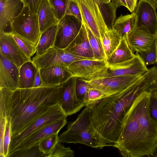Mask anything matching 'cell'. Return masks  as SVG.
<instances>
[{"label": "cell", "instance_id": "1", "mask_svg": "<svg viewBox=\"0 0 157 157\" xmlns=\"http://www.w3.org/2000/svg\"><path fill=\"white\" fill-rule=\"evenodd\" d=\"M61 85L18 88L12 91L0 88V118L10 124L11 137L21 133L51 106L61 104Z\"/></svg>", "mask_w": 157, "mask_h": 157}, {"label": "cell", "instance_id": "2", "mask_svg": "<svg viewBox=\"0 0 157 157\" xmlns=\"http://www.w3.org/2000/svg\"><path fill=\"white\" fill-rule=\"evenodd\" d=\"M151 89L140 93L126 114L113 147L124 157H157V123L151 116Z\"/></svg>", "mask_w": 157, "mask_h": 157}, {"label": "cell", "instance_id": "3", "mask_svg": "<svg viewBox=\"0 0 157 157\" xmlns=\"http://www.w3.org/2000/svg\"><path fill=\"white\" fill-rule=\"evenodd\" d=\"M156 80L147 71L126 89L103 99L91 109L93 123L109 146L117 142L125 116L135 98L150 90Z\"/></svg>", "mask_w": 157, "mask_h": 157}, {"label": "cell", "instance_id": "4", "mask_svg": "<svg viewBox=\"0 0 157 157\" xmlns=\"http://www.w3.org/2000/svg\"><path fill=\"white\" fill-rule=\"evenodd\" d=\"M58 139L61 143L81 144L96 149L109 146L105 140L94 127L91 109L87 106L75 121L68 122L67 130L58 136Z\"/></svg>", "mask_w": 157, "mask_h": 157}, {"label": "cell", "instance_id": "5", "mask_svg": "<svg viewBox=\"0 0 157 157\" xmlns=\"http://www.w3.org/2000/svg\"><path fill=\"white\" fill-rule=\"evenodd\" d=\"M11 29L12 32L28 40L36 47L41 35L38 16L27 6H25L14 19Z\"/></svg>", "mask_w": 157, "mask_h": 157}, {"label": "cell", "instance_id": "6", "mask_svg": "<svg viewBox=\"0 0 157 157\" xmlns=\"http://www.w3.org/2000/svg\"><path fill=\"white\" fill-rule=\"evenodd\" d=\"M67 116L59 103L51 106L23 131L11 137L9 154L12 152L23 140L36 131L58 119L67 118Z\"/></svg>", "mask_w": 157, "mask_h": 157}, {"label": "cell", "instance_id": "7", "mask_svg": "<svg viewBox=\"0 0 157 157\" xmlns=\"http://www.w3.org/2000/svg\"><path fill=\"white\" fill-rule=\"evenodd\" d=\"M74 0L79 8L82 21L101 41L104 34L109 29L98 7L91 0Z\"/></svg>", "mask_w": 157, "mask_h": 157}, {"label": "cell", "instance_id": "8", "mask_svg": "<svg viewBox=\"0 0 157 157\" xmlns=\"http://www.w3.org/2000/svg\"><path fill=\"white\" fill-rule=\"evenodd\" d=\"M148 70L149 68L141 59L140 54L136 52L134 57L132 59L122 63L107 64L106 68L101 73L86 80L124 75H143Z\"/></svg>", "mask_w": 157, "mask_h": 157}, {"label": "cell", "instance_id": "9", "mask_svg": "<svg viewBox=\"0 0 157 157\" xmlns=\"http://www.w3.org/2000/svg\"><path fill=\"white\" fill-rule=\"evenodd\" d=\"M84 59H94L76 56L64 49L54 46L41 55H35L32 60L36 67L40 69L54 65L68 67L75 62Z\"/></svg>", "mask_w": 157, "mask_h": 157}, {"label": "cell", "instance_id": "10", "mask_svg": "<svg viewBox=\"0 0 157 157\" xmlns=\"http://www.w3.org/2000/svg\"><path fill=\"white\" fill-rule=\"evenodd\" d=\"M142 75H124L90 80L84 79L91 87L101 90L110 96L125 90Z\"/></svg>", "mask_w": 157, "mask_h": 157}, {"label": "cell", "instance_id": "11", "mask_svg": "<svg viewBox=\"0 0 157 157\" xmlns=\"http://www.w3.org/2000/svg\"><path fill=\"white\" fill-rule=\"evenodd\" d=\"M82 23L75 16L66 15L59 21L54 46L64 49L79 33Z\"/></svg>", "mask_w": 157, "mask_h": 157}, {"label": "cell", "instance_id": "12", "mask_svg": "<svg viewBox=\"0 0 157 157\" xmlns=\"http://www.w3.org/2000/svg\"><path fill=\"white\" fill-rule=\"evenodd\" d=\"M107 67L105 60L84 59L72 63L68 68L71 77L88 80L101 73Z\"/></svg>", "mask_w": 157, "mask_h": 157}, {"label": "cell", "instance_id": "13", "mask_svg": "<svg viewBox=\"0 0 157 157\" xmlns=\"http://www.w3.org/2000/svg\"><path fill=\"white\" fill-rule=\"evenodd\" d=\"M66 118H63L58 119L40 128L23 140L13 152L38 146L40 142L45 138L59 133L67 124Z\"/></svg>", "mask_w": 157, "mask_h": 157}, {"label": "cell", "instance_id": "14", "mask_svg": "<svg viewBox=\"0 0 157 157\" xmlns=\"http://www.w3.org/2000/svg\"><path fill=\"white\" fill-rule=\"evenodd\" d=\"M24 6L22 0H0V35L12 32V22Z\"/></svg>", "mask_w": 157, "mask_h": 157}, {"label": "cell", "instance_id": "15", "mask_svg": "<svg viewBox=\"0 0 157 157\" xmlns=\"http://www.w3.org/2000/svg\"><path fill=\"white\" fill-rule=\"evenodd\" d=\"M0 53L19 68L32 60L21 49L10 33L0 35Z\"/></svg>", "mask_w": 157, "mask_h": 157}, {"label": "cell", "instance_id": "16", "mask_svg": "<svg viewBox=\"0 0 157 157\" xmlns=\"http://www.w3.org/2000/svg\"><path fill=\"white\" fill-rule=\"evenodd\" d=\"M156 38V34L152 33L144 25L137 27L126 37L129 46L134 53H140L149 49Z\"/></svg>", "mask_w": 157, "mask_h": 157}, {"label": "cell", "instance_id": "17", "mask_svg": "<svg viewBox=\"0 0 157 157\" xmlns=\"http://www.w3.org/2000/svg\"><path fill=\"white\" fill-rule=\"evenodd\" d=\"M76 78L71 77L61 84L63 94L61 106L67 116L75 113L85 106L84 103L77 98L75 92Z\"/></svg>", "mask_w": 157, "mask_h": 157}, {"label": "cell", "instance_id": "18", "mask_svg": "<svg viewBox=\"0 0 157 157\" xmlns=\"http://www.w3.org/2000/svg\"><path fill=\"white\" fill-rule=\"evenodd\" d=\"M134 11L137 18V27L144 25L152 33H157L156 8L149 0H139Z\"/></svg>", "mask_w": 157, "mask_h": 157}, {"label": "cell", "instance_id": "19", "mask_svg": "<svg viewBox=\"0 0 157 157\" xmlns=\"http://www.w3.org/2000/svg\"><path fill=\"white\" fill-rule=\"evenodd\" d=\"M19 68L0 53V88H18Z\"/></svg>", "mask_w": 157, "mask_h": 157}, {"label": "cell", "instance_id": "20", "mask_svg": "<svg viewBox=\"0 0 157 157\" xmlns=\"http://www.w3.org/2000/svg\"><path fill=\"white\" fill-rule=\"evenodd\" d=\"M42 81L41 86L60 85L71 78L68 67L54 65L40 69Z\"/></svg>", "mask_w": 157, "mask_h": 157}, {"label": "cell", "instance_id": "21", "mask_svg": "<svg viewBox=\"0 0 157 157\" xmlns=\"http://www.w3.org/2000/svg\"><path fill=\"white\" fill-rule=\"evenodd\" d=\"M76 37L64 49L76 56L95 59L84 23ZM96 60V59H95Z\"/></svg>", "mask_w": 157, "mask_h": 157}, {"label": "cell", "instance_id": "22", "mask_svg": "<svg viewBox=\"0 0 157 157\" xmlns=\"http://www.w3.org/2000/svg\"><path fill=\"white\" fill-rule=\"evenodd\" d=\"M37 14L41 33L52 26L57 24L59 21L49 0H42Z\"/></svg>", "mask_w": 157, "mask_h": 157}, {"label": "cell", "instance_id": "23", "mask_svg": "<svg viewBox=\"0 0 157 157\" xmlns=\"http://www.w3.org/2000/svg\"><path fill=\"white\" fill-rule=\"evenodd\" d=\"M137 18L134 11L131 14L121 15L116 19L113 27L121 38L126 37L137 27Z\"/></svg>", "mask_w": 157, "mask_h": 157}, {"label": "cell", "instance_id": "24", "mask_svg": "<svg viewBox=\"0 0 157 157\" xmlns=\"http://www.w3.org/2000/svg\"><path fill=\"white\" fill-rule=\"evenodd\" d=\"M135 54L132 52L127 42L126 37L121 38L117 48L106 59L107 64L124 62L132 59Z\"/></svg>", "mask_w": 157, "mask_h": 157}, {"label": "cell", "instance_id": "25", "mask_svg": "<svg viewBox=\"0 0 157 157\" xmlns=\"http://www.w3.org/2000/svg\"><path fill=\"white\" fill-rule=\"evenodd\" d=\"M38 69L32 61L23 64L19 68L18 88H33Z\"/></svg>", "mask_w": 157, "mask_h": 157}, {"label": "cell", "instance_id": "26", "mask_svg": "<svg viewBox=\"0 0 157 157\" xmlns=\"http://www.w3.org/2000/svg\"><path fill=\"white\" fill-rule=\"evenodd\" d=\"M57 24L48 28L41 33L36 47V55H41L54 46L58 28Z\"/></svg>", "mask_w": 157, "mask_h": 157}, {"label": "cell", "instance_id": "27", "mask_svg": "<svg viewBox=\"0 0 157 157\" xmlns=\"http://www.w3.org/2000/svg\"><path fill=\"white\" fill-rule=\"evenodd\" d=\"M121 38L113 29H109L104 34L101 43L105 60L118 46Z\"/></svg>", "mask_w": 157, "mask_h": 157}, {"label": "cell", "instance_id": "28", "mask_svg": "<svg viewBox=\"0 0 157 157\" xmlns=\"http://www.w3.org/2000/svg\"><path fill=\"white\" fill-rule=\"evenodd\" d=\"M98 7L105 22L109 29H113L116 18V9L110 2L105 3L103 0H91Z\"/></svg>", "mask_w": 157, "mask_h": 157}, {"label": "cell", "instance_id": "29", "mask_svg": "<svg viewBox=\"0 0 157 157\" xmlns=\"http://www.w3.org/2000/svg\"><path fill=\"white\" fill-rule=\"evenodd\" d=\"M85 26L89 42L95 59L105 60V55L101 40L96 37L83 22Z\"/></svg>", "mask_w": 157, "mask_h": 157}, {"label": "cell", "instance_id": "30", "mask_svg": "<svg viewBox=\"0 0 157 157\" xmlns=\"http://www.w3.org/2000/svg\"><path fill=\"white\" fill-rule=\"evenodd\" d=\"M58 134L56 133L47 137L39 143V148L44 154V157H48L59 142Z\"/></svg>", "mask_w": 157, "mask_h": 157}, {"label": "cell", "instance_id": "31", "mask_svg": "<svg viewBox=\"0 0 157 157\" xmlns=\"http://www.w3.org/2000/svg\"><path fill=\"white\" fill-rule=\"evenodd\" d=\"M19 46L29 58L36 52V46L33 44L20 36L13 32L10 33Z\"/></svg>", "mask_w": 157, "mask_h": 157}, {"label": "cell", "instance_id": "32", "mask_svg": "<svg viewBox=\"0 0 157 157\" xmlns=\"http://www.w3.org/2000/svg\"><path fill=\"white\" fill-rule=\"evenodd\" d=\"M110 96L102 90L90 87L89 90L88 97L85 106L91 109L103 99Z\"/></svg>", "mask_w": 157, "mask_h": 157}, {"label": "cell", "instance_id": "33", "mask_svg": "<svg viewBox=\"0 0 157 157\" xmlns=\"http://www.w3.org/2000/svg\"><path fill=\"white\" fill-rule=\"evenodd\" d=\"M140 56L146 66L157 64V40L148 50L140 53Z\"/></svg>", "mask_w": 157, "mask_h": 157}, {"label": "cell", "instance_id": "34", "mask_svg": "<svg viewBox=\"0 0 157 157\" xmlns=\"http://www.w3.org/2000/svg\"><path fill=\"white\" fill-rule=\"evenodd\" d=\"M90 86L84 79L77 78L75 84V92L77 97L85 104L88 97V92Z\"/></svg>", "mask_w": 157, "mask_h": 157}, {"label": "cell", "instance_id": "35", "mask_svg": "<svg viewBox=\"0 0 157 157\" xmlns=\"http://www.w3.org/2000/svg\"><path fill=\"white\" fill-rule=\"evenodd\" d=\"M44 157V154L37 146L25 149L16 151L9 154L8 157Z\"/></svg>", "mask_w": 157, "mask_h": 157}, {"label": "cell", "instance_id": "36", "mask_svg": "<svg viewBox=\"0 0 157 157\" xmlns=\"http://www.w3.org/2000/svg\"><path fill=\"white\" fill-rule=\"evenodd\" d=\"M55 14L59 21L66 15L68 0H49Z\"/></svg>", "mask_w": 157, "mask_h": 157}, {"label": "cell", "instance_id": "37", "mask_svg": "<svg viewBox=\"0 0 157 157\" xmlns=\"http://www.w3.org/2000/svg\"><path fill=\"white\" fill-rule=\"evenodd\" d=\"M74 152L69 147H65L58 142L48 157H74Z\"/></svg>", "mask_w": 157, "mask_h": 157}, {"label": "cell", "instance_id": "38", "mask_svg": "<svg viewBox=\"0 0 157 157\" xmlns=\"http://www.w3.org/2000/svg\"><path fill=\"white\" fill-rule=\"evenodd\" d=\"M66 15L75 16L82 22V17L79 8L74 0H68Z\"/></svg>", "mask_w": 157, "mask_h": 157}, {"label": "cell", "instance_id": "39", "mask_svg": "<svg viewBox=\"0 0 157 157\" xmlns=\"http://www.w3.org/2000/svg\"><path fill=\"white\" fill-rule=\"evenodd\" d=\"M7 120V119H6ZM11 139V130L10 124L6 121L3 140V148L4 157H8Z\"/></svg>", "mask_w": 157, "mask_h": 157}, {"label": "cell", "instance_id": "40", "mask_svg": "<svg viewBox=\"0 0 157 157\" xmlns=\"http://www.w3.org/2000/svg\"><path fill=\"white\" fill-rule=\"evenodd\" d=\"M7 120L4 117L0 118V157H4L3 148L4 137Z\"/></svg>", "mask_w": 157, "mask_h": 157}, {"label": "cell", "instance_id": "41", "mask_svg": "<svg viewBox=\"0 0 157 157\" xmlns=\"http://www.w3.org/2000/svg\"><path fill=\"white\" fill-rule=\"evenodd\" d=\"M42 0H22L24 6H27L33 13L36 14Z\"/></svg>", "mask_w": 157, "mask_h": 157}, {"label": "cell", "instance_id": "42", "mask_svg": "<svg viewBox=\"0 0 157 157\" xmlns=\"http://www.w3.org/2000/svg\"><path fill=\"white\" fill-rule=\"evenodd\" d=\"M151 117L157 123V99L151 96L150 104Z\"/></svg>", "mask_w": 157, "mask_h": 157}, {"label": "cell", "instance_id": "43", "mask_svg": "<svg viewBox=\"0 0 157 157\" xmlns=\"http://www.w3.org/2000/svg\"><path fill=\"white\" fill-rule=\"evenodd\" d=\"M128 9L131 13L133 12L136 6L137 0H125Z\"/></svg>", "mask_w": 157, "mask_h": 157}, {"label": "cell", "instance_id": "44", "mask_svg": "<svg viewBox=\"0 0 157 157\" xmlns=\"http://www.w3.org/2000/svg\"><path fill=\"white\" fill-rule=\"evenodd\" d=\"M42 84V81L40 76V69H38L35 78L33 88L41 86Z\"/></svg>", "mask_w": 157, "mask_h": 157}, {"label": "cell", "instance_id": "45", "mask_svg": "<svg viewBox=\"0 0 157 157\" xmlns=\"http://www.w3.org/2000/svg\"><path fill=\"white\" fill-rule=\"evenodd\" d=\"M112 3L114 7L117 9L118 7L123 6L127 7V5L125 0H111Z\"/></svg>", "mask_w": 157, "mask_h": 157}, {"label": "cell", "instance_id": "46", "mask_svg": "<svg viewBox=\"0 0 157 157\" xmlns=\"http://www.w3.org/2000/svg\"><path fill=\"white\" fill-rule=\"evenodd\" d=\"M151 96L157 99V82L151 89Z\"/></svg>", "mask_w": 157, "mask_h": 157}, {"label": "cell", "instance_id": "47", "mask_svg": "<svg viewBox=\"0 0 157 157\" xmlns=\"http://www.w3.org/2000/svg\"><path fill=\"white\" fill-rule=\"evenodd\" d=\"M149 0L156 8H157V0Z\"/></svg>", "mask_w": 157, "mask_h": 157}, {"label": "cell", "instance_id": "48", "mask_svg": "<svg viewBox=\"0 0 157 157\" xmlns=\"http://www.w3.org/2000/svg\"><path fill=\"white\" fill-rule=\"evenodd\" d=\"M105 3H107L111 2V0H103Z\"/></svg>", "mask_w": 157, "mask_h": 157}, {"label": "cell", "instance_id": "49", "mask_svg": "<svg viewBox=\"0 0 157 157\" xmlns=\"http://www.w3.org/2000/svg\"><path fill=\"white\" fill-rule=\"evenodd\" d=\"M156 66L157 68V64L156 65Z\"/></svg>", "mask_w": 157, "mask_h": 157}, {"label": "cell", "instance_id": "50", "mask_svg": "<svg viewBox=\"0 0 157 157\" xmlns=\"http://www.w3.org/2000/svg\"><path fill=\"white\" fill-rule=\"evenodd\" d=\"M156 36H157V33H156Z\"/></svg>", "mask_w": 157, "mask_h": 157}]
</instances>
